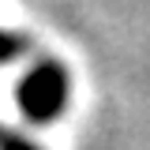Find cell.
Returning a JSON list of instances; mask_svg holds the SVG:
<instances>
[{"mask_svg":"<svg viewBox=\"0 0 150 150\" xmlns=\"http://www.w3.org/2000/svg\"><path fill=\"white\" fill-rule=\"evenodd\" d=\"M0 150H38V146L19 139V135H0Z\"/></svg>","mask_w":150,"mask_h":150,"instance_id":"3","label":"cell"},{"mask_svg":"<svg viewBox=\"0 0 150 150\" xmlns=\"http://www.w3.org/2000/svg\"><path fill=\"white\" fill-rule=\"evenodd\" d=\"M19 53H23V38H19V34H8V30H0V64L15 60Z\"/></svg>","mask_w":150,"mask_h":150,"instance_id":"2","label":"cell"},{"mask_svg":"<svg viewBox=\"0 0 150 150\" xmlns=\"http://www.w3.org/2000/svg\"><path fill=\"white\" fill-rule=\"evenodd\" d=\"M15 101H19V112L34 124L56 120L68 109V71H64V64L41 60L38 68H30L15 90Z\"/></svg>","mask_w":150,"mask_h":150,"instance_id":"1","label":"cell"}]
</instances>
